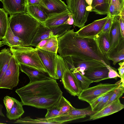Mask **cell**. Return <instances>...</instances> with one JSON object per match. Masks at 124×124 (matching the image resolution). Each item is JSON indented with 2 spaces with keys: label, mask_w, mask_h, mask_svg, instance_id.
<instances>
[{
  "label": "cell",
  "mask_w": 124,
  "mask_h": 124,
  "mask_svg": "<svg viewBox=\"0 0 124 124\" xmlns=\"http://www.w3.org/2000/svg\"><path fill=\"white\" fill-rule=\"evenodd\" d=\"M15 92L23 105L46 109L55 104L63 93L56 80L52 78L29 83Z\"/></svg>",
  "instance_id": "6da1fadb"
},
{
  "label": "cell",
  "mask_w": 124,
  "mask_h": 124,
  "mask_svg": "<svg viewBox=\"0 0 124 124\" xmlns=\"http://www.w3.org/2000/svg\"><path fill=\"white\" fill-rule=\"evenodd\" d=\"M74 29L69 30L58 38L57 52L62 58L77 56L94 60L108 65L110 62L100 49L96 37L87 38L79 36Z\"/></svg>",
  "instance_id": "7a4b0ae2"
},
{
  "label": "cell",
  "mask_w": 124,
  "mask_h": 124,
  "mask_svg": "<svg viewBox=\"0 0 124 124\" xmlns=\"http://www.w3.org/2000/svg\"><path fill=\"white\" fill-rule=\"evenodd\" d=\"M41 24L26 13L11 15L8 18V25L11 31L22 40L25 46H30Z\"/></svg>",
  "instance_id": "3957f363"
},
{
  "label": "cell",
  "mask_w": 124,
  "mask_h": 124,
  "mask_svg": "<svg viewBox=\"0 0 124 124\" xmlns=\"http://www.w3.org/2000/svg\"><path fill=\"white\" fill-rule=\"evenodd\" d=\"M9 49L18 64H23L47 72L36 48L30 46H18L10 47Z\"/></svg>",
  "instance_id": "277c9868"
},
{
  "label": "cell",
  "mask_w": 124,
  "mask_h": 124,
  "mask_svg": "<svg viewBox=\"0 0 124 124\" xmlns=\"http://www.w3.org/2000/svg\"><path fill=\"white\" fill-rule=\"evenodd\" d=\"M68 9L74 20L73 25L81 28L85 26L90 12L87 11L88 5L85 0H66Z\"/></svg>",
  "instance_id": "5b68a950"
},
{
  "label": "cell",
  "mask_w": 124,
  "mask_h": 124,
  "mask_svg": "<svg viewBox=\"0 0 124 124\" xmlns=\"http://www.w3.org/2000/svg\"><path fill=\"white\" fill-rule=\"evenodd\" d=\"M120 85L119 81L115 84L100 83L82 90L78 96V98L79 100L86 101L90 104L100 96L116 89Z\"/></svg>",
  "instance_id": "8992f818"
},
{
  "label": "cell",
  "mask_w": 124,
  "mask_h": 124,
  "mask_svg": "<svg viewBox=\"0 0 124 124\" xmlns=\"http://www.w3.org/2000/svg\"><path fill=\"white\" fill-rule=\"evenodd\" d=\"M119 19V16H115L113 18L109 34L110 48L107 55V59L124 50V38L121 34Z\"/></svg>",
  "instance_id": "52a82bcc"
},
{
  "label": "cell",
  "mask_w": 124,
  "mask_h": 124,
  "mask_svg": "<svg viewBox=\"0 0 124 124\" xmlns=\"http://www.w3.org/2000/svg\"><path fill=\"white\" fill-rule=\"evenodd\" d=\"M19 69V65L12 55L8 68L0 80V88L12 90L17 85Z\"/></svg>",
  "instance_id": "ba28073f"
},
{
  "label": "cell",
  "mask_w": 124,
  "mask_h": 124,
  "mask_svg": "<svg viewBox=\"0 0 124 124\" xmlns=\"http://www.w3.org/2000/svg\"><path fill=\"white\" fill-rule=\"evenodd\" d=\"M75 69L72 71L80 72L84 75V72L105 67L102 63L96 60L77 56H71Z\"/></svg>",
  "instance_id": "9c48e42d"
},
{
  "label": "cell",
  "mask_w": 124,
  "mask_h": 124,
  "mask_svg": "<svg viewBox=\"0 0 124 124\" xmlns=\"http://www.w3.org/2000/svg\"><path fill=\"white\" fill-rule=\"evenodd\" d=\"M110 16L108 15L101 19L96 20L84 26L76 32L79 36L85 37L93 38L102 31Z\"/></svg>",
  "instance_id": "30bf717a"
},
{
  "label": "cell",
  "mask_w": 124,
  "mask_h": 124,
  "mask_svg": "<svg viewBox=\"0 0 124 124\" xmlns=\"http://www.w3.org/2000/svg\"><path fill=\"white\" fill-rule=\"evenodd\" d=\"M64 88L71 95L78 96L82 89L76 77L68 69L65 71L61 79Z\"/></svg>",
  "instance_id": "8fae6325"
},
{
  "label": "cell",
  "mask_w": 124,
  "mask_h": 124,
  "mask_svg": "<svg viewBox=\"0 0 124 124\" xmlns=\"http://www.w3.org/2000/svg\"><path fill=\"white\" fill-rule=\"evenodd\" d=\"M73 107L70 103L62 95L55 104L47 109L45 118H52L64 114L69 112Z\"/></svg>",
  "instance_id": "7c38bea8"
},
{
  "label": "cell",
  "mask_w": 124,
  "mask_h": 124,
  "mask_svg": "<svg viewBox=\"0 0 124 124\" xmlns=\"http://www.w3.org/2000/svg\"><path fill=\"white\" fill-rule=\"evenodd\" d=\"M36 48L47 73L51 78L56 80L55 67L57 54Z\"/></svg>",
  "instance_id": "4fadbf2b"
},
{
  "label": "cell",
  "mask_w": 124,
  "mask_h": 124,
  "mask_svg": "<svg viewBox=\"0 0 124 124\" xmlns=\"http://www.w3.org/2000/svg\"><path fill=\"white\" fill-rule=\"evenodd\" d=\"M39 5L48 16L68 10L67 5L62 0H41Z\"/></svg>",
  "instance_id": "5bb4252c"
},
{
  "label": "cell",
  "mask_w": 124,
  "mask_h": 124,
  "mask_svg": "<svg viewBox=\"0 0 124 124\" xmlns=\"http://www.w3.org/2000/svg\"><path fill=\"white\" fill-rule=\"evenodd\" d=\"M3 8L10 15L26 13V0H2Z\"/></svg>",
  "instance_id": "9a60e30c"
},
{
  "label": "cell",
  "mask_w": 124,
  "mask_h": 124,
  "mask_svg": "<svg viewBox=\"0 0 124 124\" xmlns=\"http://www.w3.org/2000/svg\"><path fill=\"white\" fill-rule=\"evenodd\" d=\"M18 64L20 70L29 77V83L52 78L47 72L23 64Z\"/></svg>",
  "instance_id": "2e32d148"
},
{
  "label": "cell",
  "mask_w": 124,
  "mask_h": 124,
  "mask_svg": "<svg viewBox=\"0 0 124 124\" xmlns=\"http://www.w3.org/2000/svg\"><path fill=\"white\" fill-rule=\"evenodd\" d=\"M124 105L122 104L119 99L103 108L100 111L90 116L89 119L94 120L111 115L123 109Z\"/></svg>",
  "instance_id": "e0dca14e"
},
{
  "label": "cell",
  "mask_w": 124,
  "mask_h": 124,
  "mask_svg": "<svg viewBox=\"0 0 124 124\" xmlns=\"http://www.w3.org/2000/svg\"><path fill=\"white\" fill-rule=\"evenodd\" d=\"M95 113L90 106L86 108L78 109L73 107L69 112L63 115V118L67 122L84 118L87 116H91Z\"/></svg>",
  "instance_id": "ac0fdd59"
},
{
  "label": "cell",
  "mask_w": 124,
  "mask_h": 124,
  "mask_svg": "<svg viewBox=\"0 0 124 124\" xmlns=\"http://www.w3.org/2000/svg\"><path fill=\"white\" fill-rule=\"evenodd\" d=\"M70 14L68 9L62 13L49 16L43 25L50 29L63 24L68 19Z\"/></svg>",
  "instance_id": "d6986e66"
},
{
  "label": "cell",
  "mask_w": 124,
  "mask_h": 124,
  "mask_svg": "<svg viewBox=\"0 0 124 124\" xmlns=\"http://www.w3.org/2000/svg\"><path fill=\"white\" fill-rule=\"evenodd\" d=\"M26 13L42 25L48 17V15L39 5H27Z\"/></svg>",
  "instance_id": "ffe728a7"
},
{
  "label": "cell",
  "mask_w": 124,
  "mask_h": 124,
  "mask_svg": "<svg viewBox=\"0 0 124 124\" xmlns=\"http://www.w3.org/2000/svg\"><path fill=\"white\" fill-rule=\"evenodd\" d=\"M108 70L105 67L90 71L84 72V76L91 80L93 82H97L109 79Z\"/></svg>",
  "instance_id": "44dd1931"
},
{
  "label": "cell",
  "mask_w": 124,
  "mask_h": 124,
  "mask_svg": "<svg viewBox=\"0 0 124 124\" xmlns=\"http://www.w3.org/2000/svg\"><path fill=\"white\" fill-rule=\"evenodd\" d=\"M53 36V32L49 29L41 24L32 40L30 46L36 47L42 40Z\"/></svg>",
  "instance_id": "7402d4cb"
},
{
  "label": "cell",
  "mask_w": 124,
  "mask_h": 124,
  "mask_svg": "<svg viewBox=\"0 0 124 124\" xmlns=\"http://www.w3.org/2000/svg\"><path fill=\"white\" fill-rule=\"evenodd\" d=\"M2 41L4 45H7L10 47L18 46H25L22 40L14 34L8 25L5 37Z\"/></svg>",
  "instance_id": "603a6c76"
},
{
  "label": "cell",
  "mask_w": 124,
  "mask_h": 124,
  "mask_svg": "<svg viewBox=\"0 0 124 124\" xmlns=\"http://www.w3.org/2000/svg\"><path fill=\"white\" fill-rule=\"evenodd\" d=\"M12 56L9 48H4L0 52V80L8 68Z\"/></svg>",
  "instance_id": "cb8c5ba5"
},
{
  "label": "cell",
  "mask_w": 124,
  "mask_h": 124,
  "mask_svg": "<svg viewBox=\"0 0 124 124\" xmlns=\"http://www.w3.org/2000/svg\"><path fill=\"white\" fill-rule=\"evenodd\" d=\"M109 5V0H93L91 12L97 14L107 15Z\"/></svg>",
  "instance_id": "d4e9b609"
},
{
  "label": "cell",
  "mask_w": 124,
  "mask_h": 124,
  "mask_svg": "<svg viewBox=\"0 0 124 124\" xmlns=\"http://www.w3.org/2000/svg\"><path fill=\"white\" fill-rule=\"evenodd\" d=\"M109 34L101 32L96 36L99 47L107 58L110 48Z\"/></svg>",
  "instance_id": "484cf974"
},
{
  "label": "cell",
  "mask_w": 124,
  "mask_h": 124,
  "mask_svg": "<svg viewBox=\"0 0 124 124\" xmlns=\"http://www.w3.org/2000/svg\"><path fill=\"white\" fill-rule=\"evenodd\" d=\"M13 99L15 101L14 104L9 113L6 116L10 120H15L20 117L24 111L21 102L14 98Z\"/></svg>",
  "instance_id": "4316f807"
},
{
  "label": "cell",
  "mask_w": 124,
  "mask_h": 124,
  "mask_svg": "<svg viewBox=\"0 0 124 124\" xmlns=\"http://www.w3.org/2000/svg\"><path fill=\"white\" fill-rule=\"evenodd\" d=\"M8 14L4 8H0V40L5 37L8 25Z\"/></svg>",
  "instance_id": "83f0119b"
},
{
  "label": "cell",
  "mask_w": 124,
  "mask_h": 124,
  "mask_svg": "<svg viewBox=\"0 0 124 124\" xmlns=\"http://www.w3.org/2000/svg\"><path fill=\"white\" fill-rule=\"evenodd\" d=\"M68 69V68L65 63L63 58L57 54L55 67L56 79H61L64 72Z\"/></svg>",
  "instance_id": "f1b7e54d"
},
{
  "label": "cell",
  "mask_w": 124,
  "mask_h": 124,
  "mask_svg": "<svg viewBox=\"0 0 124 124\" xmlns=\"http://www.w3.org/2000/svg\"><path fill=\"white\" fill-rule=\"evenodd\" d=\"M58 37L54 36L48 38L46 44L40 49L57 54L58 48Z\"/></svg>",
  "instance_id": "f546056e"
},
{
  "label": "cell",
  "mask_w": 124,
  "mask_h": 124,
  "mask_svg": "<svg viewBox=\"0 0 124 124\" xmlns=\"http://www.w3.org/2000/svg\"><path fill=\"white\" fill-rule=\"evenodd\" d=\"M77 78L82 90L89 87L92 81L88 78L82 74L80 72H72Z\"/></svg>",
  "instance_id": "4dcf8cb0"
},
{
  "label": "cell",
  "mask_w": 124,
  "mask_h": 124,
  "mask_svg": "<svg viewBox=\"0 0 124 124\" xmlns=\"http://www.w3.org/2000/svg\"><path fill=\"white\" fill-rule=\"evenodd\" d=\"M14 123L23 124H53L45 120L44 118H39L37 119H33L29 116L21 118L14 122Z\"/></svg>",
  "instance_id": "1f68e13d"
},
{
  "label": "cell",
  "mask_w": 124,
  "mask_h": 124,
  "mask_svg": "<svg viewBox=\"0 0 124 124\" xmlns=\"http://www.w3.org/2000/svg\"><path fill=\"white\" fill-rule=\"evenodd\" d=\"M72 27L71 25L64 23L49 29L52 31L54 36L58 38L62 35Z\"/></svg>",
  "instance_id": "d6a6232c"
},
{
  "label": "cell",
  "mask_w": 124,
  "mask_h": 124,
  "mask_svg": "<svg viewBox=\"0 0 124 124\" xmlns=\"http://www.w3.org/2000/svg\"><path fill=\"white\" fill-rule=\"evenodd\" d=\"M124 93V87L120 85L115 90L108 102L104 107L108 106L113 102L115 101L121 97Z\"/></svg>",
  "instance_id": "836d02e7"
},
{
  "label": "cell",
  "mask_w": 124,
  "mask_h": 124,
  "mask_svg": "<svg viewBox=\"0 0 124 124\" xmlns=\"http://www.w3.org/2000/svg\"><path fill=\"white\" fill-rule=\"evenodd\" d=\"M116 89L111 90L106 94L102 100L93 109V111L95 112V113L100 111L103 108Z\"/></svg>",
  "instance_id": "e575fe53"
},
{
  "label": "cell",
  "mask_w": 124,
  "mask_h": 124,
  "mask_svg": "<svg viewBox=\"0 0 124 124\" xmlns=\"http://www.w3.org/2000/svg\"><path fill=\"white\" fill-rule=\"evenodd\" d=\"M101 61L108 70V77L109 79L114 78L116 80L118 77L120 78L116 69L107 64L103 60H101Z\"/></svg>",
  "instance_id": "d590c367"
},
{
  "label": "cell",
  "mask_w": 124,
  "mask_h": 124,
  "mask_svg": "<svg viewBox=\"0 0 124 124\" xmlns=\"http://www.w3.org/2000/svg\"><path fill=\"white\" fill-rule=\"evenodd\" d=\"M3 102L6 109L7 115L9 113L14 104L15 101L13 98L7 96L4 97Z\"/></svg>",
  "instance_id": "8d00e7d4"
},
{
  "label": "cell",
  "mask_w": 124,
  "mask_h": 124,
  "mask_svg": "<svg viewBox=\"0 0 124 124\" xmlns=\"http://www.w3.org/2000/svg\"><path fill=\"white\" fill-rule=\"evenodd\" d=\"M124 50H121L117 53L112 57L108 58V59L113 62V64L115 65L118 62L124 60Z\"/></svg>",
  "instance_id": "74e56055"
},
{
  "label": "cell",
  "mask_w": 124,
  "mask_h": 124,
  "mask_svg": "<svg viewBox=\"0 0 124 124\" xmlns=\"http://www.w3.org/2000/svg\"><path fill=\"white\" fill-rule=\"evenodd\" d=\"M120 67L118 69L119 74L120 76L121 80L119 81V83L122 86L124 87V60L122 62L118 63Z\"/></svg>",
  "instance_id": "f35d334b"
},
{
  "label": "cell",
  "mask_w": 124,
  "mask_h": 124,
  "mask_svg": "<svg viewBox=\"0 0 124 124\" xmlns=\"http://www.w3.org/2000/svg\"><path fill=\"white\" fill-rule=\"evenodd\" d=\"M65 63L69 69L72 71L75 70V68L71 56H68L63 58Z\"/></svg>",
  "instance_id": "ab89813d"
},
{
  "label": "cell",
  "mask_w": 124,
  "mask_h": 124,
  "mask_svg": "<svg viewBox=\"0 0 124 124\" xmlns=\"http://www.w3.org/2000/svg\"><path fill=\"white\" fill-rule=\"evenodd\" d=\"M120 12L116 8L113 3L111 2L110 3L108 10V14L107 15L111 17L119 16Z\"/></svg>",
  "instance_id": "60d3db41"
},
{
  "label": "cell",
  "mask_w": 124,
  "mask_h": 124,
  "mask_svg": "<svg viewBox=\"0 0 124 124\" xmlns=\"http://www.w3.org/2000/svg\"><path fill=\"white\" fill-rule=\"evenodd\" d=\"M114 17L109 16L101 32L109 33L112 25Z\"/></svg>",
  "instance_id": "b9f144b4"
},
{
  "label": "cell",
  "mask_w": 124,
  "mask_h": 124,
  "mask_svg": "<svg viewBox=\"0 0 124 124\" xmlns=\"http://www.w3.org/2000/svg\"><path fill=\"white\" fill-rule=\"evenodd\" d=\"M111 2L113 3L120 12L124 8V0H110Z\"/></svg>",
  "instance_id": "7bdbcfd3"
},
{
  "label": "cell",
  "mask_w": 124,
  "mask_h": 124,
  "mask_svg": "<svg viewBox=\"0 0 124 124\" xmlns=\"http://www.w3.org/2000/svg\"><path fill=\"white\" fill-rule=\"evenodd\" d=\"M106 93L100 96L93 101L89 104L92 109L93 110L95 107L102 100Z\"/></svg>",
  "instance_id": "ee69618b"
},
{
  "label": "cell",
  "mask_w": 124,
  "mask_h": 124,
  "mask_svg": "<svg viewBox=\"0 0 124 124\" xmlns=\"http://www.w3.org/2000/svg\"><path fill=\"white\" fill-rule=\"evenodd\" d=\"M119 22L121 34L124 38V20L120 16H119Z\"/></svg>",
  "instance_id": "f6af8a7d"
},
{
  "label": "cell",
  "mask_w": 124,
  "mask_h": 124,
  "mask_svg": "<svg viewBox=\"0 0 124 124\" xmlns=\"http://www.w3.org/2000/svg\"><path fill=\"white\" fill-rule=\"evenodd\" d=\"M27 5H39L41 0H26Z\"/></svg>",
  "instance_id": "bcb514c9"
},
{
  "label": "cell",
  "mask_w": 124,
  "mask_h": 124,
  "mask_svg": "<svg viewBox=\"0 0 124 124\" xmlns=\"http://www.w3.org/2000/svg\"><path fill=\"white\" fill-rule=\"evenodd\" d=\"M48 38L44 39L41 41L37 45L36 48L41 49L46 44L48 40Z\"/></svg>",
  "instance_id": "7dc6e473"
},
{
  "label": "cell",
  "mask_w": 124,
  "mask_h": 124,
  "mask_svg": "<svg viewBox=\"0 0 124 124\" xmlns=\"http://www.w3.org/2000/svg\"><path fill=\"white\" fill-rule=\"evenodd\" d=\"M73 23L74 20L72 16L70 13L69 15V18L64 23L71 25L73 24Z\"/></svg>",
  "instance_id": "c3c4849f"
},
{
  "label": "cell",
  "mask_w": 124,
  "mask_h": 124,
  "mask_svg": "<svg viewBox=\"0 0 124 124\" xmlns=\"http://www.w3.org/2000/svg\"><path fill=\"white\" fill-rule=\"evenodd\" d=\"M124 20V8H123L119 15Z\"/></svg>",
  "instance_id": "681fc988"
},
{
  "label": "cell",
  "mask_w": 124,
  "mask_h": 124,
  "mask_svg": "<svg viewBox=\"0 0 124 124\" xmlns=\"http://www.w3.org/2000/svg\"><path fill=\"white\" fill-rule=\"evenodd\" d=\"M3 107V105L1 104H0V116L5 117V116L2 113V110Z\"/></svg>",
  "instance_id": "f907efd6"
},
{
  "label": "cell",
  "mask_w": 124,
  "mask_h": 124,
  "mask_svg": "<svg viewBox=\"0 0 124 124\" xmlns=\"http://www.w3.org/2000/svg\"><path fill=\"white\" fill-rule=\"evenodd\" d=\"M87 4L88 5L91 6L93 0H85Z\"/></svg>",
  "instance_id": "816d5d0a"
},
{
  "label": "cell",
  "mask_w": 124,
  "mask_h": 124,
  "mask_svg": "<svg viewBox=\"0 0 124 124\" xmlns=\"http://www.w3.org/2000/svg\"><path fill=\"white\" fill-rule=\"evenodd\" d=\"M3 44L4 45V43L2 41L0 40V47L2 46Z\"/></svg>",
  "instance_id": "f5cc1de1"
},
{
  "label": "cell",
  "mask_w": 124,
  "mask_h": 124,
  "mask_svg": "<svg viewBox=\"0 0 124 124\" xmlns=\"http://www.w3.org/2000/svg\"><path fill=\"white\" fill-rule=\"evenodd\" d=\"M6 124L0 123V124Z\"/></svg>",
  "instance_id": "db71d44e"
},
{
  "label": "cell",
  "mask_w": 124,
  "mask_h": 124,
  "mask_svg": "<svg viewBox=\"0 0 124 124\" xmlns=\"http://www.w3.org/2000/svg\"><path fill=\"white\" fill-rule=\"evenodd\" d=\"M1 0H0V1H1Z\"/></svg>",
  "instance_id": "11a10c76"
}]
</instances>
